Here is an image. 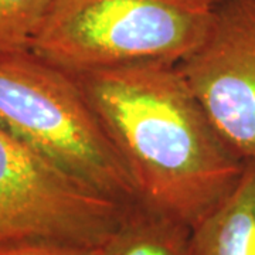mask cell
<instances>
[{
    "instance_id": "obj_6",
    "label": "cell",
    "mask_w": 255,
    "mask_h": 255,
    "mask_svg": "<svg viewBox=\"0 0 255 255\" xmlns=\"http://www.w3.org/2000/svg\"><path fill=\"white\" fill-rule=\"evenodd\" d=\"M191 255H255V162L236 187L191 227Z\"/></svg>"
},
{
    "instance_id": "obj_4",
    "label": "cell",
    "mask_w": 255,
    "mask_h": 255,
    "mask_svg": "<svg viewBox=\"0 0 255 255\" xmlns=\"http://www.w3.org/2000/svg\"><path fill=\"white\" fill-rule=\"evenodd\" d=\"M128 206L73 180L0 125V246L60 240L100 247Z\"/></svg>"
},
{
    "instance_id": "obj_8",
    "label": "cell",
    "mask_w": 255,
    "mask_h": 255,
    "mask_svg": "<svg viewBox=\"0 0 255 255\" xmlns=\"http://www.w3.org/2000/svg\"><path fill=\"white\" fill-rule=\"evenodd\" d=\"M54 0H0V54L31 51Z\"/></svg>"
},
{
    "instance_id": "obj_3",
    "label": "cell",
    "mask_w": 255,
    "mask_h": 255,
    "mask_svg": "<svg viewBox=\"0 0 255 255\" xmlns=\"http://www.w3.org/2000/svg\"><path fill=\"white\" fill-rule=\"evenodd\" d=\"M203 0H54L31 51L67 73L177 64L203 41Z\"/></svg>"
},
{
    "instance_id": "obj_2",
    "label": "cell",
    "mask_w": 255,
    "mask_h": 255,
    "mask_svg": "<svg viewBox=\"0 0 255 255\" xmlns=\"http://www.w3.org/2000/svg\"><path fill=\"white\" fill-rule=\"evenodd\" d=\"M0 125L87 189L122 204L139 201L73 74L33 51L0 54Z\"/></svg>"
},
{
    "instance_id": "obj_5",
    "label": "cell",
    "mask_w": 255,
    "mask_h": 255,
    "mask_svg": "<svg viewBox=\"0 0 255 255\" xmlns=\"http://www.w3.org/2000/svg\"><path fill=\"white\" fill-rule=\"evenodd\" d=\"M176 65L223 140L255 162L254 0L217 3L203 41Z\"/></svg>"
},
{
    "instance_id": "obj_10",
    "label": "cell",
    "mask_w": 255,
    "mask_h": 255,
    "mask_svg": "<svg viewBox=\"0 0 255 255\" xmlns=\"http://www.w3.org/2000/svg\"><path fill=\"white\" fill-rule=\"evenodd\" d=\"M254 1H255V0H254Z\"/></svg>"
},
{
    "instance_id": "obj_9",
    "label": "cell",
    "mask_w": 255,
    "mask_h": 255,
    "mask_svg": "<svg viewBox=\"0 0 255 255\" xmlns=\"http://www.w3.org/2000/svg\"><path fill=\"white\" fill-rule=\"evenodd\" d=\"M97 248L60 240H24L0 246V255H97Z\"/></svg>"
},
{
    "instance_id": "obj_7",
    "label": "cell",
    "mask_w": 255,
    "mask_h": 255,
    "mask_svg": "<svg viewBox=\"0 0 255 255\" xmlns=\"http://www.w3.org/2000/svg\"><path fill=\"white\" fill-rule=\"evenodd\" d=\"M97 255H191V227L137 201L128 206Z\"/></svg>"
},
{
    "instance_id": "obj_1",
    "label": "cell",
    "mask_w": 255,
    "mask_h": 255,
    "mask_svg": "<svg viewBox=\"0 0 255 255\" xmlns=\"http://www.w3.org/2000/svg\"><path fill=\"white\" fill-rule=\"evenodd\" d=\"M73 74L125 164L139 203L196 226L247 162L223 140L176 64Z\"/></svg>"
}]
</instances>
